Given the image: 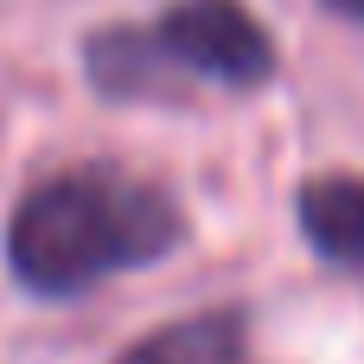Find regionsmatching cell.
Returning <instances> with one entry per match:
<instances>
[{"instance_id": "6da1fadb", "label": "cell", "mask_w": 364, "mask_h": 364, "mask_svg": "<svg viewBox=\"0 0 364 364\" xmlns=\"http://www.w3.org/2000/svg\"><path fill=\"white\" fill-rule=\"evenodd\" d=\"M186 218L173 192L122 166H70L32 186L6 218V269L26 294L64 301L122 269L160 262L179 250Z\"/></svg>"}, {"instance_id": "7a4b0ae2", "label": "cell", "mask_w": 364, "mask_h": 364, "mask_svg": "<svg viewBox=\"0 0 364 364\" xmlns=\"http://www.w3.org/2000/svg\"><path fill=\"white\" fill-rule=\"evenodd\" d=\"M154 38L186 77L224 90H262L275 77V38L243 0H179L154 19Z\"/></svg>"}, {"instance_id": "3957f363", "label": "cell", "mask_w": 364, "mask_h": 364, "mask_svg": "<svg viewBox=\"0 0 364 364\" xmlns=\"http://www.w3.org/2000/svg\"><path fill=\"white\" fill-rule=\"evenodd\" d=\"M83 64H90V83L102 90V96H115V102H160V96H173L179 90V64L160 51V38H154V26L141 32V26H109V32H96L90 45H83Z\"/></svg>"}, {"instance_id": "277c9868", "label": "cell", "mask_w": 364, "mask_h": 364, "mask_svg": "<svg viewBox=\"0 0 364 364\" xmlns=\"http://www.w3.org/2000/svg\"><path fill=\"white\" fill-rule=\"evenodd\" d=\"M294 211L314 256L333 269H364V179H307Z\"/></svg>"}, {"instance_id": "5b68a950", "label": "cell", "mask_w": 364, "mask_h": 364, "mask_svg": "<svg viewBox=\"0 0 364 364\" xmlns=\"http://www.w3.org/2000/svg\"><path fill=\"white\" fill-rule=\"evenodd\" d=\"M243 358V314H192L179 326L147 333L115 364H237Z\"/></svg>"}, {"instance_id": "8992f818", "label": "cell", "mask_w": 364, "mask_h": 364, "mask_svg": "<svg viewBox=\"0 0 364 364\" xmlns=\"http://www.w3.org/2000/svg\"><path fill=\"white\" fill-rule=\"evenodd\" d=\"M326 6H339L346 19H364V0H326Z\"/></svg>"}]
</instances>
